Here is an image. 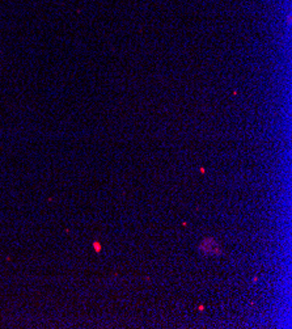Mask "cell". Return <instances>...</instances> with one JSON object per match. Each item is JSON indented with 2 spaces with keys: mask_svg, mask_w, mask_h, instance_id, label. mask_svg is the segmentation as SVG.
<instances>
[{
  "mask_svg": "<svg viewBox=\"0 0 292 329\" xmlns=\"http://www.w3.org/2000/svg\"><path fill=\"white\" fill-rule=\"evenodd\" d=\"M93 248H94L96 253H101L102 247H101V243H100L98 240H94V241H93Z\"/></svg>",
  "mask_w": 292,
  "mask_h": 329,
  "instance_id": "2",
  "label": "cell"
},
{
  "mask_svg": "<svg viewBox=\"0 0 292 329\" xmlns=\"http://www.w3.org/2000/svg\"><path fill=\"white\" fill-rule=\"evenodd\" d=\"M199 250L206 256H220L221 249L219 247V244L216 243L215 239L207 237L205 240H202V243L199 244Z\"/></svg>",
  "mask_w": 292,
  "mask_h": 329,
  "instance_id": "1",
  "label": "cell"
}]
</instances>
